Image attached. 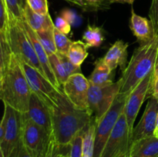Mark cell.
<instances>
[{
    "label": "cell",
    "mask_w": 158,
    "mask_h": 157,
    "mask_svg": "<svg viewBox=\"0 0 158 157\" xmlns=\"http://www.w3.org/2000/svg\"><path fill=\"white\" fill-rule=\"evenodd\" d=\"M92 120L89 112L75 107L63 92L57 105L52 109V135L56 143L61 147L70 146L73 139Z\"/></svg>",
    "instance_id": "6da1fadb"
},
{
    "label": "cell",
    "mask_w": 158,
    "mask_h": 157,
    "mask_svg": "<svg viewBox=\"0 0 158 157\" xmlns=\"http://www.w3.org/2000/svg\"><path fill=\"white\" fill-rule=\"evenodd\" d=\"M31 93L19 61L12 54L0 84V99L23 114L29 109Z\"/></svg>",
    "instance_id": "7a4b0ae2"
},
{
    "label": "cell",
    "mask_w": 158,
    "mask_h": 157,
    "mask_svg": "<svg viewBox=\"0 0 158 157\" xmlns=\"http://www.w3.org/2000/svg\"><path fill=\"white\" fill-rule=\"evenodd\" d=\"M158 62V36L148 42L142 43L134 51L126 69L120 77V89L119 93L130 92L143 79Z\"/></svg>",
    "instance_id": "3957f363"
},
{
    "label": "cell",
    "mask_w": 158,
    "mask_h": 157,
    "mask_svg": "<svg viewBox=\"0 0 158 157\" xmlns=\"http://www.w3.org/2000/svg\"><path fill=\"white\" fill-rule=\"evenodd\" d=\"M8 17L6 32L12 53L19 59L32 66L45 75L33 46L23 29L21 22L11 15H8Z\"/></svg>",
    "instance_id": "277c9868"
},
{
    "label": "cell",
    "mask_w": 158,
    "mask_h": 157,
    "mask_svg": "<svg viewBox=\"0 0 158 157\" xmlns=\"http://www.w3.org/2000/svg\"><path fill=\"white\" fill-rule=\"evenodd\" d=\"M3 138L0 147L4 157H16L23 146V113L4 104L1 120Z\"/></svg>",
    "instance_id": "5b68a950"
},
{
    "label": "cell",
    "mask_w": 158,
    "mask_h": 157,
    "mask_svg": "<svg viewBox=\"0 0 158 157\" xmlns=\"http://www.w3.org/2000/svg\"><path fill=\"white\" fill-rule=\"evenodd\" d=\"M129 94L119 93L112 106L96 124L94 157H100L102 150L117 124L119 118L124 110V106Z\"/></svg>",
    "instance_id": "8992f818"
},
{
    "label": "cell",
    "mask_w": 158,
    "mask_h": 157,
    "mask_svg": "<svg viewBox=\"0 0 158 157\" xmlns=\"http://www.w3.org/2000/svg\"><path fill=\"white\" fill-rule=\"evenodd\" d=\"M54 141L53 135L32 123L23 114V142L32 157H47Z\"/></svg>",
    "instance_id": "52a82bcc"
},
{
    "label": "cell",
    "mask_w": 158,
    "mask_h": 157,
    "mask_svg": "<svg viewBox=\"0 0 158 157\" xmlns=\"http://www.w3.org/2000/svg\"><path fill=\"white\" fill-rule=\"evenodd\" d=\"M120 79L116 83L104 86H89L88 92L89 113L94 118L96 124L99 123L112 106L120 89Z\"/></svg>",
    "instance_id": "ba28073f"
},
{
    "label": "cell",
    "mask_w": 158,
    "mask_h": 157,
    "mask_svg": "<svg viewBox=\"0 0 158 157\" xmlns=\"http://www.w3.org/2000/svg\"><path fill=\"white\" fill-rule=\"evenodd\" d=\"M19 59V58H18ZM32 92L36 94L51 109L58 103V99L63 90L56 88L45 75L36 69L19 59Z\"/></svg>",
    "instance_id": "9c48e42d"
},
{
    "label": "cell",
    "mask_w": 158,
    "mask_h": 157,
    "mask_svg": "<svg viewBox=\"0 0 158 157\" xmlns=\"http://www.w3.org/2000/svg\"><path fill=\"white\" fill-rule=\"evenodd\" d=\"M131 137L132 133L123 112L111 132L100 157H128Z\"/></svg>",
    "instance_id": "30bf717a"
},
{
    "label": "cell",
    "mask_w": 158,
    "mask_h": 157,
    "mask_svg": "<svg viewBox=\"0 0 158 157\" xmlns=\"http://www.w3.org/2000/svg\"><path fill=\"white\" fill-rule=\"evenodd\" d=\"M153 78H154V70L151 71L148 75L143 78L141 82H140V83L130 92L127 97L123 113L126 116L127 123L131 133L134 130V122L142 105L147 99L151 98L152 95Z\"/></svg>",
    "instance_id": "8fae6325"
},
{
    "label": "cell",
    "mask_w": 158,
    "mask_h": 157,
    "mask_svg": "<svg viewBox=\"0 0 158 157\" xmlns=\"http://www.w3.org/2000/svg\"><path fill=\"white\" fill-rule=\"evenodd\" d=\"M89 86L88 78L82 73H76L69 76L63 84V92L75 107L89 112L88 92Z\"/></svg>",
    "instance_id": "7c38bea8"
},
{
    "label": "cell",
    "mask_w": 158,
    "mask_h": 157,
    "mask_svg": "<svg viewBox=\"0 0 158 157\" xmlns=\"http://www.w3.org/2000/svg\"><path fill=\"white\" fill-rule=\"evenodd\" d=\"M158 100L151 97L140 122L134 126L131 137V145L143 139L153 136L157 128Z\"/></svg>",
    "instance_id": "4fadbf2b"
},
{
    "label": "cell",
    "mask_w": 158,
    "mask_h": 157,
    "mask_svg": "<svg viewBox=\"0 0 158 157\" xmlns=\"http://www.w3.org/2000/svg\"><path fill=\"white\" fill-rule=\"evenodd\" d=\"M24 114L32 123L52 134V109L33 92L31 93L28 112Z\"/></svg>",
    "instance_id": "5bb4252c"
},
{
    "label": "cell",
    "mask_w": 158,
    "mask_h": 157,
    "mask_svg": "<svg viewBox=\"0 0 158 157\" xmlns=\"http://www.w3.org/2000/svg\"><path fill=\"white\" fill-rule=\"evenodd\" d=\"M19 21L21 22L23 29L26 31L29 40H30L32 46H33L35 52L36 53L37 57L39 58V61H40V65H41L42 68H43V72H44L46 77L56 88L62 90V87L59 84L58 82H57L55 75H54L53 72H52V68H51V65L49 60V55H47L46 52L45 51L44 48L42 46L38 36H37L36 32L28 25V23L24 19L19 20Z\"/></svg>",
    "instance_id": "9a60e30c"
},
{
    "label": "cell",
    "mask_w": 158,
    "mask_h": 157,
    "mask_svg": "<svg viewBox=\"0 0 158 157\" xmlns=\"http://www.w3.org/2000/svg\"><path fill=\"white\" fill-rule=\"evenodd\" d=\"M128 46L129 44L123 40H117L103 57L104 62L112 71L115 70L118 66H120L122 72L126 69L127 66Z\"/></svg>",
    "instance_id": "2e32d148"
},
{
    "label": "cell",
    "mask_w": 158,
    "mask_h": 157,
    "mask_svg": "<svg viewBox=\"0 0 158 157\" xmlns=\"http://www.w3.org/2000/svg\"><path fill=\"white\" fill-rule=\"evenodd\" d=\"M130 27L134 35L140 44L148 42L154 38V29L151 21L145 17L137 15L133 9L131 12Z\"/></svg>",
    "instance_id": "e0dca14e"
},
{
    "label": "cell",
    "mask_w": 158,
    "mask_h": 157,
    "mask_svg": "<svg viewBox=\"0 0 158 157\" xmlns=\"http://www.w3.org/2000/svg\"><path fill=\"white\" fill-rule=\"evenodd\" d=\"M114 71H112L105 62L103 58H98L94 62V69L88 78L90 86H104L113 83Z\"/></svg>",
    "instance_id": "ac0fdd59"
},
{
    "label": "cell",
    "mask_w": 158,
    "mask_h": 157,
    "mask_svg": "<svg viewBox=\"0 0 158 157\" xmlns=\"http://www.w3.org/2000/svg\"><path fill=\"white\" fill-rule=\"evenodd\" d=\"M128 157H158V138L153 135L133 143Z\"/></svg>",
    "instance_id": "d6986e66"
},
{
    "label": "cell",
    "mask_w": 158,
    "mask_h": 157,
    "mask_svg": "<svg viewBox=\"0 0 158 157\" xmlns=\"http://www.w3.org/2000/svg\"><path fill=\"white\" fill-rule=\"evenodd\" d=\"M24 20L36 32L54 26L49 13L46 15L37 14L29 7L28 3L24 9Z\"/></svg>",
    "instance_id": "ffe728a7"
},
{
    "label": "cell",
    "mask_w": 158,
    "mask_h": 157,
    "mask_svg": "<svg viewBox=\"0 0 158 157\" xmlns=\"http://www.w3.org/2000/svg\"><path fill=\"white\" fill-rule=\"evenodd\" d=\"M95 129L96 123L93 118L92 122L82 131V135H83L82 157H94Z\"/></svg>",
    "instance_id": "44dd1931"
},
{
    "label": "cell",
    "mask_w": 158,
    "mask_h": 157,
    "mask_svg": "<svg viewBox=\"0 0 158 157\" xmlns=\"http://www.w3.org/2000/svg\"><path fill=\"white\" fill-rule=\"evenodd\" d=\"M88 48L84 42L80 40L73 42L67 54L69 60L75 66H80L88 56Z\"/></svg>",
    "instance_id": "7402d4cb"
},
{
    "label": "cell",
    "mask_w": 158,
    "mask_h": 157,
    "mask_svg": "<svg viewBox=\"0 0 158 157\" xmlns=\"http://www.w3.org/2000/svg\"><path fill=\"white\" fill-rule=\"evenodd\" d=\"M83 40L89 48L99 47L104 40L103 29L98 26L88 25L83 32Z\"/></svg>",
    "instance_id": "603a6c76"
},
{
    "label": "cell",
    "mask_w": 158,
    "mask_h": 157,
    "mask_svg": "<svg viewBox=\"0 0 158 157\" xmlns=\"http://www.w3.org/2000/svg\"><path fill=\"white\" fill-rule=\"evenodd\" d=\"M53 26L48 28V29H44L40 32H35L37 34L39 39L41 42L42 46L44 48L45 51L46 52L48 55H50L52 54L56 53V47L55 45V41H54V35H53Z\"/></svg>",
    "instance_id": "cb8c5ba5"
},
{
    "label": "cell",
    "mask_w": 158,
    "mask_h": 157,
    "mask_svg": "<svg viewBox=\"0 0 158 157\" xmlns=\"http://www.w3.org/2000/svg\"><path fill=\"white\" fill-rule=\"evenodd\" d=\"M6 30L0 29V66L6 70L12 57Z\"/></svg>",
    "instance_id": "d4e9b609"
},
{
    "label": "cell",
    "mask_w": 158,
    "mask_h": 157,
    "mask_svg": "<svg viewBox=\"0 0 158 157\" xmlns=\"http://www.w3.org/2000/svg\"><path fill=\"white\" fill-rule=\"evenodd\" d=\"M49 60L51 65V68L52 69V72H53L54 75L56 76V78L57 82L60 85V86L63 88V84L66 83L67 78H69L68 75L66 74V70H65L64 67L62 65L59 57L57 56L56 53L49 55Z\"/></svg>",
    "instance_id": "484cf974"
},
{
    "label": "cell",
    "mask_w": 158,
    "mask_h": 157,
    "mask_svg": "<svg viewBox=\"0 0 158 157\" xmlns=\"http://www.w3.org/2000/svg\"><path fill=\"white\" fill-rule=\"evenodd\" d=\"M8 15L18 20L24 19V9L26 0H5Z\"/></svg>",
    "instance_id": "4316f807"
},
{
    "label": "cell",
    "mask_w": 158,
    "mask_h": 157,
    "mask_svg": "<svg viewBox=\"0 0 158 157\" xmlns=\"http://www.w3.org/2000/svg\"><path fill=\"white\" fill-rule=\"evenodd\" d=\"M53 35H54V41H55L56 47L57 52L63 54H66L67 55L69 49L72 45L73 42L69 39L66 34L60 32L59 29L54 26L53 29Z\"/></svg>",
    "instance_id": "83f0119b"
},
{
    "label": "cell",
    "mask_w": 158,
    "mask_h": 157,
    "mask_svg": "<svg viewBox=\"0 0 158 157\" xmlns=\"http://www.w3.org/2000/svg\"><path fill=\"white\" fill-rule=\"evenodd\" d=\"M56 55L57 56L59 57V58H60L62 65H63V67H64L68 76H70V75L76 73H81V68H80V66H75V65L69 60V57H68V55H66V54L56 52Z\"/></svg>",
    "instance_id": "f1b7e54d"
},
{
    "label": "cell",
    "mask_w": 158,
    "mask_h": 157,
    "mask_svg": "<svg viewBox=\"0 0 158 157\" xmlns=\"http://www.w3.org/2000/svg\"><path fill=\"white\" fill-rule=\"evenodd\" d=\"M29 7L37 14L46 15L49 14L47 0H26Z\"/></svg>",
    "instance_id": "f546056e"
},
{
    "label": "cell",
    "mask_w": 158,
    "mask_h": 157,
    "mask_svg": "<svg viewBox=\"0 0 158 157\" xmlns=\"http://www.w3.org/2000/svg\"><path fill=\"white\" fill-rule=\"evenodd\" d=\"M83 153V135L82 132L77 135L70 145L69 157H82Z\"/></svg>",
    "instance_id": "4dcf8cb0"
},
{
    "label": "cell",
    "mask_w": 158,
    "mask_h": 157,
    "mask_svg": "<svg viewBox=\"0 0 158 157\" xmlns=\"http://www.w3.org/2000/svg\"><path fill=\"white\" fill-rule=\"evenodd\" d=\"M149 17L154 29V35L158 36V0L151 1V8L149 10Z\"/></svg>",
    "instance_id": "1f68e13d"
},
{
    "label": "cell",
    "mask_w": 158,
    "mask_h": 157,
    "mask_svg": "<svg viewBox=\"0 0 158 157\" xmlns=\"http://www.w3.org/2000/svg\"><path fill=\"white\" fill-rule=\"evenodd\" d=\"M8 12L5 0H0V29L6 30L8 24Z\"/></svg>",
    "instance_id": "d6a6232c"
},
{
    "label": "cell",
    "mask_w": 158,
    "mask_h": 157,
    "mask_svg": "<svg viewBox=\"0 0 158 157\" xmlns=\"http://www.w3.org/2000/svg\"><path fill=\"white\" fill-rule=\"evenodd\" d=\"M54 25H55V27L57 29H59L60 32L66 34H66H69V32H70L71 25L62 16L57 17Z\"/></svg>",
    "instance_id": "836d02e7"
},
{
    "label": "cell",
    "mask_w": 158,
    "mask_h": 157,
    "mask_svg": "<svg viewBox=\"0 0 158 157\" xmlns=\"http://www.w3.org/2000/svg\"><path fill=\"white\" fill-rule=\"evenodd\" d=\"M151 97H154L158 100V62L156 64L154 69V78H153Z\"/></svg>",
    "instance_id": "e575fe53"
},
{
    "label": "cell",
    "mask_w": 158,
    "mask_h": 157,
    "mask_svg": "<svg viewBox=\"0 0 158 157\" xmlns=\"http://www.w3.org/2000/svg\"><path fill=\"white\" fill-rule=\"evenodd\" d=\"M64 1L80 8L85 12H90L89 4H88V0H64Z\"/></svg>",
    "instance_id": "d590c367"
},
{
    "label": "cell",
    "mask_w": 158,
    "mask_h": 157,
    "mask_svg": "<svg viewBox=\"0 0 158 157\" xmlns=\"http://www.w3.org/2000/svg\"><path fill=\"white\" fill-rule=\"evenodd\" d=\"M69 150H70V146L69 147H61L54 157H69Z\"/></svg>",
    "instance_id": "8d00e7d4"
},
{
    "label": "cell",
    "mask_w": 158,
    "mask_h": 157,
    "mask_svg": "<svg viewBox=\"0 0 158 157\" xmlns=\"http://www.w3.org/2000/svg\"><path fill=\"white\" fill-rule=\"evenodd\" d=\"M60 148V146H58V145L56 143L55 139H54L53 143H52V146H51V147H50V149H49V153H48L47 157H54L55 156V155L56 154V152L59 151Z\"/></svg>",
    "instance_id": "74e56055"
},
{
    "label": "cell",
    "mask_w": 158,
    "mask_h": 157,
    "mask_svg": "<svg viewBox=\"0 0 158 157\" xmlns=\"http://www.w3.org/2000/svg\"><path fill=\"white\" fill-rule=\"evenodd\" d=\"M73 16V14L71 13L70 12H67V11H66V12H63V13H62V17H63V18H64L65 19H66V21H67L70 25H71V23L73 22V21H74V18Z\"/></svg>",
    "instance_id": "f35d334b"
},
{
    "label": "cell",
    "mask_w": 158,
    "mask_h": 157,
    "mask_svg": "<svg viewBox=\"0 0 158 157\" xmlns=\"http://www.w3.org/2000/svg\"><path fill=\"white\" fill-rule=\"evenodd\" d=\"M16 157H32L30 154L29 153L27 150H26V147L24 146V145H23V146L20 149L18 155Z\"/></svg>",
    "instance_id": "ab89813d"
},
{
    "label": "cell",
    "mask_w": 158,
    "mask_h": 157,
    "mask_svg": "<svg viewBox=\"0 0 158 157\" xmlns=\"http://www.w3.org/2000/svg\"><path fill=\"white\" fill-rule=\"evenodd\" d=\"M110 3H127L132 5L135 0H107Z\"/></svg>",
    "instance_id": "60d3db41"
},
{
    "label": "cell",
    "mask_w": 158,
    "mask_h": 157,
    "mask_svg": "<svg viewBox=\"0 0 158 157\" xmlns=\"http://www.w3.org/2000/svg\"><path fill=\"white\" fill-rule=\"evenodd\" d=\"M5 71L6 70H5V69H3L1 66H0V84H1V82H2V79L3 75H4V73H5Z\"/></svg>",
    "instance_id": "b9f144b4"
},
{
    "label": "cell",
    "mask_w": 158,
    "mask_h": 157,
    "mask_svg": "<svg viewBox=\"0 0 158 157\" xmlns=\"http://www.w3.org/2000/svg\"><path fill=\"white\" fill-rule=\"evenodd\" d=\"M2 138H3V130H2V125H1V121H0V143H1L2 140Z\"/></svg>",
    "instance_id": "7bdbcfd3"
},
{
    "label": "cell",
    "mask_w": 158,
    "mask_h": 157,
    "mask_svg": "<svg viewBox=\"0 0 158 157\" xmlns=\"http://www.w3.org/2000/svg\"><path fill=\"white\" fill-rule=\"evenodd\" d=\"M154 135L155 137H157V138H158V128H157V129H156L155 131H154Z\"/></svg>",
    "instance_id": "ee69618b"
},
{
    "label": "cell",
    "mask_w": 158,
    "mask_h": 157,
    "mask_svg": "<svg viewBox=\"0 0 158 157\" xmlns=\"http://www.w3.org/2000/svg\"><path fill=\"white\" fill-rule=\"evenodd\" d=\"M0 157H4V155H3V152L2 151L1 147H0Z\"/></svg>",
    "instance_id": "f6af8a7d"
},
{
    "label": "cell",
    "mask_w": 158,
    "mask_h": 157,
    "mask_svg": "<svg viewBox=\"0 0 158 157\" xmlns=\"http://www.w3.org/2000/svg\"><path fill=\"white\" fill-rule=\"evenodd\" d=\"M158 128V113H157V128L156 129H157Z\"/></svg>",
    "instance_id": "bcb514c9"
}]
</instances>
